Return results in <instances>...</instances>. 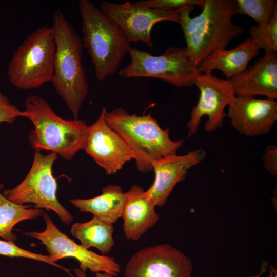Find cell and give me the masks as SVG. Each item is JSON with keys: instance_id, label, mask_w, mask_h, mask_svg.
Masks as SVG:
<instances>
[{"instance_id": "1", "label": "cell", "mask_w": 277, "mask_h": 277, "mask_svg": "<svg viewBox=\"0 0 277 277\" xmlns=\"http://www.w3.org/2000/svg\"><path fill=\"white\" fill-rule=\"evenodd\" d=\"M194 8H182L178 23L184 34L188 57L197 68L212 53L226 49L230 42L242 35L244 29L232 20L237 14L235 0H204L201 12L191 17Z\"/></svg>"}, {"instance_id": "2", "label": "cell", "mask_w": 277, "mask_h": 277, "mask_svg": "<svg viewBox=\"0 0 277 277\" xmlns=\"http://www.w3.org/2000/svg\"><path fill=\"white\" fill-rule=\"evenodd\" d=\"M52 27L56 49L51 82L74 119H77L89 92L82 63V40L61 11L54 13Z\"/></svg>"}, {"instance_id": "3", "label": "cell", "mask_w": 277, "mask_h": 277, "mask_svg": "<svg viewBox=\"0 0 277 277\" xmlns=\"http://www.w3.org/2000/svg\"><path fill=\"white\" fill-rule=\"evenodd\" d=\"M23 117L33 125L28 139L35 151H50L71 160L84 150L89 126L82 120H67L60 117L43 97L33 95L27 97Z\"/></svg>"}, {"instance_id": "4", "label": "cell", "mask_w": 277, "mask_h": 277, "mask_svg": "<svg viewBox=\"0 0 277 277\" xmlns=\"http://www.w3.org/2000/svg\"><path fill=\"white\" fill-rule=\"evenodd\" d=\"M105 118L134 152L136 168L144 173L153 170L154 161L176 154L184 142L172 140L169 129H162L150 113L140 116L117 108L107 111Z\"/></svg>"}, {"instance_id": "5", "label": "cell", "mask_w": 277, "mask_h": 277, "mask_svg": "<svg viewBox=\"0 0 277 277\" xmlns=\"http://www.w3.org/2000/svg\"><path fill=\"white\" fill-rule=\"evenodd\" d=\"M82 42L87 50L98 81L115 74L129 54L130 43L120 27L89 0H81Z\"/></svg>"}, {"instance_id": "6", "label": "cell", "mask_w": 277, "mask_h": 277, "mask_svg": "<svg viewBox=\"0 0 277 277\" xmlns=\"http://www.w3.org/2000/svg\"><path fill=\"white\" fill-rule=\"evenodd\" d=\"M55 49L52 27L42 26L33 31L12 56L7 69L10 82L26 90L51 82Z\"/></svg>"}, {"instance_id": "7", "label": "cell", "mask_w": 277, "mask_h": 277, "mask_svg": "<svg viewBox=\"0 0 277 277\" xmlns=\"http://www.w3.org/2000/svg\"><path fill=\"white\" fill-rule=\"evenodd\" d=\"M129 54L130 62L118 72L124 78H155L182 88L194 85L200 73L189 60L185 47H170L157 56L130 47Z\"/></svg>"}, {"instance_id": "8", "label": "cell", "mask_w": 277, "mask_h": 277, "mask_svg": "<svg viewBox=\"0 0 277 277\" xmlns=\"http://www.w3.org/2000/svg\"><path fill=\"white\" fill-rule=\"evenodd\" d=\"M57 157L54 152L44 154L35 151L32 165L26 177L17 186L4 190L3 195L17 204L32 203L36 208L52 210L63 223L69 225L73 217L58 201L57 185L52 172L53 165Z\"/></svg>"}, {"instance_id": "9", "label": "cell", "mask_w": 277, "mask_h": 277, "mask_svg": "<svg viewBox=\"0 0 277 277\" xmlns=\"http://www.w3.org/2000/svg\"><path fill=\"white\" fill-rule=\"evenodd\" d=\"M42 216L46 223L45 230L27 232L26 234L42 242L52 262L72 258L77 260L79 268L84 271L89 269L92 272H105L113 276L119 274L121 266L114 258L98 254L77 244L57 228L46 212H44Z\"/></svg>"}, {"instance_id": "10", "label": "cell", "mask_w": 277, "mask_h": 277, "mask_svg": "<svg viewBox=\"0 0 277 277\" xmlns=\"http://www.w3.org/2000/svg\"><path fill=\"white\" fill-rule=\"evenodd\" d=\"M194 85L199 90L200 96L196 105L191 111L187 123L188 137L197 132L204 116L208 117L204 125L206 132H212L222 127L226 116L225 108L236 96L228 80L217 77L212 73H200Z\"/></svg>"}, {"instance_id": "11", "label": "cell", "mask_w": 277, "mask_h": 277, "mask_svg": "<svg viewBox=\"0 0 277 277\" xmlns=\"http://www.w3.org/2000/svg\"><path fill=\"white\" fill-rule=\"evenodd\" d=\"M191 259L168 244L141 249L126 264L124 277H191Z\"/></svg>"}, {"instance_id": "12", "label": "cell", "mask_w": 277, "mask_h": 277, "mask_svg": "<svg viewBox=\"0 0 277 277\" xmlns=\"http://www.w3.org/2000/svg\"><path fill=\"white\" fill-rule=\"evenodd\" d=\"M100 9L121 28L130 43L143 42L153 48L151 32L153 26L161 21L179 23L180 11L149 9L136 2L122 4L104 1Z\"/></svg>"}, {"instance_id": "13", "label": "cell", "mask_w": 277, "mask_h": 277, "mask_svg": "<svg viewBox=\"0 0 277 277\" xmlns=\"http://www.w3.org/2000/svg\"><path fill=\"white\" fill-rule=\"evenodd\" d=\"M103 108L96 120L89 126V130L84 150L94 162L103 168L107 174L120 170L135 154L121 136L107 123Z\"/></svg>"}, {"instance_id": "14", "label": "cell", "mask_w": 277, "mask_h": 277, "mask_svg": "<svg viewBox=\"0 0 277 277\" xmlns=\"http://www.w3.org/2000/svg\"><path fill=\"white\" fill-rule=\"evenodd\" d=\"M206 155L205 150L200 148L184 155H170L154 161L152 167L155 178L145 191L146 196L155 206H164L176 185L185 179L187 171L200 163Z\"/></svg>"}, {"instance_id": "15", "label": "cell", "mask_w": 277, "mask_h": 277, "mask_svg": "<svg viewBox=\"0 0 277 277\" xmlns=\"http://www.w3.org/2000/svg\"><path fill=\"white\" fill-rule=\"evenodd\" d=\"M228 116L240 134L250 137L266 134L277 121V102L235 96L229 105Z\"/></svg>"}, {"instance_id": "16", "label": "cell", "mask_w": 277, "mask_h": 277, "mask_svg": "<svg viewBox=\"0 0 277 277\" xmlns=\"http://www.w3.org/2000/svg\"><path fill=\"white\" fill-rule=\"evenodd\" d=\"M236 96L254 97L264 96L275 100L277 98L276 52L265 51L241 73L228 80Z\"/></svg>"}, {"instance_id": "17", "label": "cell", "mask_w": 277, "mask_h": 277, "mask_svg": "<svg viewBox=\"0 0 277 277\" xmlns=\"http://www.w3.org/2000/svg\"><path fill=\"white\" fill-rule=\"evenodd\" d=\"M125 201L121 217L127 239L137 241L156 223L159 215L154 204L146 196L144 189L138 185L125 192Z\"/></svg>"}, {"instance_id": "18", "label": "cell", "mask_w": 277, "mask_h": 277, "mask_svg": "<svg viewBox=\"0 0 277 277\" xmlns=\"http://www.w3.org/2000/svg\"><path fill=\"white\" fill-rule=\"evenodd\" d=\"M260 48L251 37L230 50L217 51L206 58L197 67L199 73L221 71L229 80L244 71L249 62L256 57Z\"/></svg>"}, {"instance_id": "19", "label": "cell", "mask_w": 277, "mask_h": 277, "mask_svg": "<svg viewBox=\"0 0 277 277\" xmlns=\"http://www.w3.org/2000/svg\"><path fill=\"white\" fill-rule=\"evenodd\" d=\"M70 202L80 211L89 212L101 220L113 224L121 216L125 201V194L118 185H108L95 197L71 200Z\"/></svg>"}, {"instance_id": "20", "label": "cell", "mask_w": 277, "mask_h": 277, "mask_svg": "<svg viewBox=\"0 0 277 277\" xmlns=\"http://www.w3.org/2000/svg\"><path fill=\"white\" fill-rule=\"evenodd\" d=\"M112 224L93 216L88 222L76 223L71 228V233L79 240L81 245L89 249L94 247L104 255L109 253L114 246Z\"/></svg>"}, {"instance_id": "21", "label": "cell", "mask_w": 277, "mask_h": 277, "mask_svg": "<svg viewBox=\"0 0 277 277\" xmlns=\"http://www.w3.org/2000/svg\"><path fill=\"white\" fill-rule=\"evenodd\" d=\"M41 209L31 208L29 206L14 203L0 193V237L5 241L16 240L12 230L14 226L23 221L42 216Z\"/></svg>"}, {"instance_id": "22", "label": "cell", "mask_w": 277, "mask_h": 277, "mask_svg": "<svg viewBox=\"0 0 277 277\" xmlns=\"http://www.w3.org/2000/svg\"><path fill=\"white\" fill-rule=\"evenodd\" d=\"M237 14L252 18L257 25L268 23L277 11L276 0H235Z\"/></svg>"}, {"instance_id": "23", "label": "cell", "mask_w": 277, "mask_h": 277, "mask_svg": "<svg viewBox=\"0 0 277 277\" xmlns=\"http://www.w3.org/2000/svg\"><path fill=\"white\" fill-rule=\"evenodd\" d=\"M248 33L260 49L277 52V11L271 19L262 25H252Z\"/></svg>"}, {"instance_id": "24", "label": "cell", "mask_w": 277, "mask_h": 277, "mask_svg": "<svg viewBox=\"0 0 277 277\" xmlns=\"http://www.w3.org/2000/svg\"><path fill=\"white\" fill-rule=\"evenodd\" d=\"M0 255L10 257H22L31 259L53 265L61 269L67 273L69 272V269L52 262L48 255L34 253L22 249L17 246L13 241L0 240Z\"/></svg>"}, {"instance_id": "25", "label": "cell", "mask_w": 277, "mask_h": 277, "mask_svg": "<svg viewBox=\"0 0 277 277\" xmlns=\"http://www.w3.org/2000/svg\"><path fill=\"white\" fill-rule=\"evenodd\" d=\"M136 3L141 6L149 9L178 10L190 6H198L202 8L204 0H145Z\"/></svg>"}, {"instance_id": "26", "label": "cell", "mask_w": 277, "mask_h": 277, "mask_svg": "<svg viewBox=\"0 0 277 277\" xmlns=\"http://www.w3.org/2000/svg\"><path fill=\"white\" fill-rule=\"evenodd\" d=\"M18 117H23V111L0 91V123H12Z\"/></svg>"}, {"instance_id": "27", "label": "cell", "mask_w": 277, "mask_h": 277, "mask_svg": "<svg viewBox=\"0 0 277 277\" xmlns=\"http://www.w3.org/2000/svg\"><path fill=\"white\" fill-rule=\"evenodd\" d=\"M264 168L271 175H277V147L271 145L266 147L263 155Z\"/></svg>"}, {"instance_id": "28", "label": "cell", "mask_w": 277, "mask_h": 277, "mask_svg": "<svg viewBox=\"0 0 277 277\" xmlns=\"http://www.w3.org/2000/svg\"><path fill=\"white\" fill-rule=\"evenodd\" d=\"M76 277H86V271L82 270L80 268L74 270ZM95 277H114L113 275L105 272H97Z\"/></svg>"}, {"instance_id": "29", "label": "cell", "mask_w": 277, "mask_h": 277, "mask_svg": "<svg viewBox=\"0 0 277 277\" xmlns=\"http://www.w3.org/2000/svg\"><path fill=\"white\" fill-rule=\"evenodd\" d=\"M269 267L268 263L267 261H263L261 263V267L260 272L256 275L250 276L249 277H260L268 270Z\"/></svg>"}, {"instance_id": "30", "label": "cell", "mask_w": 277, "mask_h": 277, "mask_svg": "<svg viewBox=\"0 0 277 277\" xmlns=\"http://www.w3.org/2000/svg\"><path fill=\"white\" fill-rule=\"evenodd\" d=\"M268 277H277V269L272 265L269 267Z\"/></svg>"}, {"instance_id": "31", "label": "cell", "mask_w": 277, "mask_h": 277, "mask_svg": "<svg viewBox=\"0 0 277 277\" xmlns=\"http://www.w3.org/2000/svg\"><path fill=\"white\" fill-rule=\"evenodd\" d=\"M3 187H4V185H3V184L0 183V193H1V190H2V188H3Z\"/></svg>"}]
</instances>
